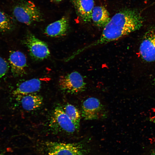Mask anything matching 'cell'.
Instances as JSON below:
<instances>
[{"instance_id": "1", "label": "cell", "mask_w": 155, "mask_h": 155, "mask_svg": "<svg viewBox=\"0 0 155 155\" xmlns=\"http://www.w3.org/2000/svg\"><path fill=\"white\" fill-rule=\"evenodd\" d=\"M143 19L140 14L134 9L122 10L115 14L103 28L102 33L96 41L81 49L83 51L96 46L115 41L139 29Z\"/></svg>"}, {"instance_id": "2", "label": "cell", "mask_w": 155, "mask_h": 155, "mask_svg": "<svg viewBox=\"0 0 155 155\" xmlns=\"http://www.w3.org/2000/svg\"><path fill=\"white\" fill-rule=\"evenodd\" d=\"M45 146L49 155H86L90 149L84 141L70 143L49 142Z\"/></svg>"}, {"instance_id": "3", "label": "cell", "mask_w": 155, "mask_h": 155, "mask_svg": "<svg viewBox=\"0 0 155 155\" xmlns=\"http://www.w3.org/2000/svg\"><path fill=\"white\" fill-rule=\"evenodd\" d=\"M13 14L18 21L28 25L42 20V15L40 10L30 1L16 5L13 9Z\"/></svg>"}, {"instance_id": "4", "label": "cell", "mask_w": 155, "mask_h": 155, "mask_svg": "<svg viewBox=\"0 0 155 155\" xmlns=\"http://www.w3.org/2000/svg\"><path fill=\"white\" fill-rule=\"evenodd\" d=\"M49 126L55 132L72 134L78 130L74 123L65 112L63 108L56 107L51 117Z\"/></svg>"}, {"instance_id": "5", "label": "cell", "mask_w": 155, "mask_h": 155, "mask_svg": "<svg viewBox=\"0 0 155 155\" xmlns=\"http://www.w3.org/2000/svg\"><path fill=\"white\" fill-rule=\"evenodd\" d=\"M59 85L63 91L73 94L84 91L86 84L82 75L75 71L61 76L59 79Z\"/></svg>"}, {"instance_id": "6", "label": "cell", "mask_w": 155, "mask_h": 155, "mask_svg": "<svg viewBox=\"0 0 155 155\" xmlns=\"http://www.w3.org/2000/svg\"><path fill=\"white\" fill-rule=\"evenodd\" d=\"M82 115L86 120L102 119L106 117V112L100 100L94 97H90L83 102Z\"/></svg>"}, {"instance_id": "7", "label": "cell", "mask_w": 155, "mask_h": 155, "mask_svg": "<svg viewBox=\"0 0 155 155\" xmlns=\"http://www.w3.org/2000/svg\"><path fill=\"white\" fill-rule=\"evenodd\" d=\"M24 42L30 55L34 59L43 60L49 56L50 53L47 44L32 34L30 33L27 34Z\"/></svg>"}, {"instance_id": "8", "label": "cell", "mask_w": 155, "mask_h": 155, "mask_svg": "<svg viewBox=\"0 0 155 155\" xmlns=\"http://www.w3.org/2000/svg\"><path fill=\"white\" fill-rule=\"evenodd\" d=\"M139 52L145 61H155V27L151 28L144 34L140 45Z\"/></svg>"}, {"instance_id": "9", "label": "cell", "mask_w": 155, "mask_h": 155, "mask_svg": "<svg viewBox=\"0 0 155 155\" xmlns=\"http://www.w3.org/2000/svg\"><path fill=\"white\" fill-rule=\"evenodd\" d=\"M9 61L11 72L16 77L22 76L26 73L27 59L26 56L19 51H14L10 54Z\"/></svg>"}, {"instance_id": "10", "label": "cell", "mask_w": 155, "mask_h": 155, "mask_svg": "<svg viewBox=\"0 0 155 155\" xmlns=\"http://www.w3.org/2000/svg\"><path fill=\"white\" fill-rule=\"evenodd\" d=\"M42 82L38 78H33L22 82L13 91V94L17 99L22 96L39 91L41 88Z\"/></svg>"}, {"instance_id": "11", "label": "cell", "mask_w": 155, "mask_h": 155, "mask_svg": "<svg viewBox=\"0 0 155 155\" xmlns=\"http://www.w3.org/2000/svg\"><path fill=\"white\" fill-rule=\"evenodd\" d=\"M69 27L68 19L63 16L60 19L49 24L45 30V34L51 37L65 35Z\"/></svg>"}, {"instance_id": "12", "label": "cell", "mask_w": 155, "mask_h": 155, "mask_svg": "<svg viewBox=\"0 0 155 155\" xmlns=\"http://www.w3.org/2000/svg\"><path fill=\"white\" fill-rule=\"evenodd\" d=\"M77 13L84 22H91L93 9L94 7V0H73Z\"/></svg>"}, {"instance_id": "13", "label": "cell", "mask_w": 155, "mask_h": 155, "mask_svg": "<svg viewBox=\"0 0 155 155\" xmlns=\"http://www.w3.org/2000/svg\"><path fill=\"white\" fill-rule=\"evenodd\" d=\"M23 108L25 110L30 111L36 110L42 104L43 99L40 95L33 93L22 96L19 99Z\"/></svg>"}, {"instance_id": "14", "label": "cell", "mask_w": 155, "mask_h": 155, "mask_svg": "<svg viewBox=\"0 0 155 155\" xmlns=\"http://www.w3.org/2000/svg\"><path fill=\"white\" fill-rule=\"evenodd\" d=\"M110 19L109 13L104 7L102 6H96L94 7L91 20L96 26L104 28Z\"/></svg>"}, {"instance_id": "15", "label": "cell", "mask_w": 155, "mask_h": 155, "mask_svg": "<svg viewBox=\"0 0 155 155\" xmlns=\"http://www.w3.org/2000/svg\"><path fill=\"white\" fill-rule=\"evenodd\" d=\"M63 109L66 114L79 129L81 119V114L79 110L75 106L69 103L65 104Z\"/></svg>"}, {"instance_id": "16", "label": "cell", "mask_w": 155, "mask_h": 155, "mask_svg": "<svg viewBox=\"0 0 155 155\" xmlns=\"http://www.w3.org/2000/svg\"><path fill=\"white\" fill-rule=\"evenodd\" d=\"M15 24L14 20L11 17L0 11V31H9L13 28Z\"/></svg>"}, {"instance_id": "17", "label": "cell", "mask_w": 155, "mask_h": 155, "mask_svg": "<svg viewBox=\"0 0 155 155\" xmlns=\"http://www.w3.org/2000/svg\"><path fill=\"white\" fill-rule=\"evenodd\" d=\"M9 65L7 62L0 56V78L4 76L7 72Z\"/></svg>"}, {"instance_id": "18", "label": "cell", "mask_w": 155, "mask_h": 155, "mask_svg": "<svg viewBox=\"0 0 155 155\" xmlns=\"http://www.w3.org/2000/svg\"><path fill=\"white\" fill-rule=\"evenodd\" d=\"M54 1H56V2H59L61 1L62 0H53Z\"/></svg>"}, {"instance_id": "19", "label": "cell", "mask_w": 155, "mask_h": 155, "mask_svg": "<svg viewBox=\"0 0 155 155\" xmlns=\"http://www.w3.org/2000/svg\"><path fill=\"white\" fill-rule=\"evenodd\" d=\"M0 155H5L2 153L0 152Z\"/></svg>"}, {"instance_id": "20", "label": "cell", "mask_w": 155, "mask_h": 155, "mask_svg": "<svg viewBox=\"0 0 155 155\" xmlns=\"http://www.w3.org/2000/svg\"><path fill=\"white\" fill-rule=\"evenodd\" d=\"M153 155H155V151H154L153 154Z\"/></svg>"}, {"instance_id": "21", "label": "cell", "mask_w": 155, "mask_h": 155, "mask_svg": "<svg viewBox=\"0 0 155 155\" xmlns=\"http://www.w3.org/2000/svg\"></svg>"}]
</instances>
